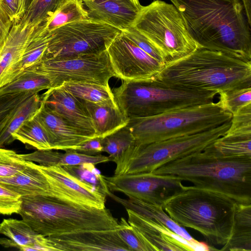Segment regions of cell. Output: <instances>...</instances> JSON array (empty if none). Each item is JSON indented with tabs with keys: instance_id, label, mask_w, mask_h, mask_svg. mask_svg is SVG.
Segmentation results:
<instances>
[{
	"instance_id": "1",
	"label": "cell",
	"mask_w": 251,
	"mask_h": 251,
	"mask_svg": "<svg viewBox=\"0 0 251 251\" xmlns=\"http://www.w3.org/2000/svg\"><path fill=\"white\" fill-rule=\"evenodd\" d=\"M200 48L251 61V25L241 0H170Z\"/></svg>"
},
{
	"instance_id": "2",
	"label": "cell",
	"mask_w": 251,
	"mask_h": 251,
	"mask_svg": "<svg viewBox=\"0 0 251 251\" xmlns=\"http://www.w3.org/2000/svg\"><path fill=\"white\" fill-rule=\"evenodd\" d=\"M210 145L151 172L173 176L197 187L221 193L239 204H251V157L223 156Z\"/></svg>"
},
{
	"instance_id": "3",
	"label": "cell",
	"mask_w": 251,
	"mask_h": 251,
	"mask_svg": "<svg viewBox=\"0 0 251 251\" xmlns=\"http://www.w3.org/2000/svg\"><path fill=\"white\" fill-rule=\"evenodd\" d=\"M154 77L171 86L219 93L251 87V61L221 51L199 48L166 63Z\"/></svg>"
},
{
	"instance_id": "4",
	"label": "cell",
	"mask_w": 251,
	"mask_h": 251,
	"mask_svg": "<svg viewBox=\"0 0 251 251\" xmlns=\"http://www.w3.org/2000/svg\"><path fill=\"white\" fill-rule=\"evenodd\" d=\"M237 204L221 193L183 185L163 207L178 225L198 231L213 247L224 246L229 239Z\"/></svg>"
},
{
	"instance_id": "5",
	"label": "cell",
	"mask_w": 251,
	"mask_h": 251,
	"mask_svg": "<svg viewBox=\"0 0 251 251\" xmlns=\"http://www.w3.org/2000/svg\"><path fill=\"white\" fill-rule=\"evenodd\" d=\"M19 212L36 232L45 236L82 231L117 230L120 221L109 209L82 206L55 197H22Z\"/></svg>"
},
{
	"instance_id": "6",
	"label": "cell",
	"mask_w": 251,
	"mask_h": 251,
	"mask_svg": "<svg viewBox=\"0 0 251 251\" xmlns=\"http://www.w3.org/2000/svg\"><path fill=\"white\" fill-rule=\"evenodd\" d=\"M112 92L121 111L128 118L159 115L183 107L214 101L215 91L169 85L154 77L123 81Z\"/></svg>"
},
{
	"instance_id": "7",
	"label": "cell",
	"mask_w": 251,
	"mask_h": 251,
	"mask_svg": "<svg viewBox=\"0 0 251 251\" xmlns=\"http://www.w3.org/2000/svg\"><path fill=\"white\" fill-rule=\"evenodd\" d=\"M231 113L220 101L190 106L154 116L132 118L126 125L137 145L192 135L218 127L231 120Z\"/></svg>"
},
{
	"instance_id": "8",
	"label": "cell",
	"mask_w": 251,
	"mask_h": 251,
	"mask_svg": "<svg viewBox=\"0 0 251 251\" xmlns=\"http://www.w3.org/2000/svg\"><path fill=\"white\" fill-rule=\"evenodd\" d=\"M230 125L231 121L198 133L133 145L110 160L116 165L114 175L151 172L169 162L202 151L224 136Z\"/></svg>"
},
{
	"instance_id": "9",
	"label": "cell",
	"mask_w": 251,
	"mask_h": 251,
	"mask_svg": "<svg viewBox=\"0 0 251 251\" xmlns=\"http://www.w3.org/2000/svg\"><path fill=\"white\" fill-rule=\"evenodd\" d=\"M132 27L153 45L165 64L200 48L190 35L181 15L172 3L156 0L142 6Z\"/></svg>"
},
{
	"instance_id": "10",
	"label": "cell",
	"mask_w": 251,
	"mask_h": 251,
	"mask_svg": "<svg viewBox=\"0 0 251 251\" xmlns=\"http://www.w3.org/2000/svg\"><path fill=\"white\" fill-rule=\"evenodd\" d=\"M121 31L90 18L66 24L50 32L51 38L43 58L68 57L102 51Z\"/></svg>"
},
{
	"instance_id": "11",
	"label": "cell",
	"mask_w": 251,
	"mask_h": 251,
	"mask_svg": "<svg viewBox=\"0 0 251 251\" xmlns=\"http://www.w3.org/2000/svg\"><path fill=\"white\" fill-rule=\"evenodd\" d=\"M51 81L52 88L65 82H83L109 86L115 77L106 50L64 58L44 57L29 67Z\"/></svg>"
},
{
	"instance_id": "12",
	"label": "cell",
	"mask_w": 251,
	"mask_h": 251,
	"mask_svg": "<svg viewBox=\"0 0 251 251\" xmlns=\"http://www.w3.org/2000/svg\"><path fill=\"white\" fill-rule=\"evenodd\" d=\"M108 189L119 192L128 198L163 205L165 202L183 185L179 178L152 172L105 176Z\"/></svg>"
},
{
	"instance_id": "13",
	"label": "cell",
	"mask_w": 251,
	"mask_h": 251,
	"mask_svg": "<svg viewBox=\"0 0 251 251\" xmlns=\"http://www.w3.org/2000/svg\"><path fill=\"white\" fill-rule=\"evenodd\" d=\"M106 50L115 77L122 81L151 78L165 65L138 47L122 30Z\"/></svg>"
},
{
	"instance_id": "14",
	"label": "cell",
	"mask_w": 251,
	"mask_h": 251,
	"mask_svg": "<svg viewBox=\"0 0 251 251\" xmlns=\"http://www.w3.org/2000/svg\"><path fill=\"white\" fill-rule=\"evenodd\" d=\"M38 167L50 183L53 197L94 208L106 207V195L100 188L81 180L63 167L38 165Z\"/></svg>"
},
{
	"instance_id": "15",
	"label": "cell",
	"mask_w": 251,
	"mask_h": 251,
	"mask_svg": "<svg viewBox=\"0 0 251 251\" xmlns=\"http://www.w3.org/2000/svg\"><path fill=\"white\" fill-rule=\"evenodd\" d=\"M47 251H130L117 230L82 231L45 236Z\"/></svg>"
},
{
	"instance_id": "16",
	"label": "cell",
	"mask_w": 251,
	"mask_h": 251,
	"mask_svg": "<svg viewBox=\"0 0 251 251\" xmlns=\"http://www.w3.org/2000/svg\"><path fill=\"white\" fill-rule=\"evenodd\" d=\"M129 224L149 243L154 251H215L204 242L191 243L163 224L125 208Z\"/></svg>"
},
{
	"instance_id": "17",
	"label": "cell",
	"mask_w": 251,
	"mask_h": 251,
	"mask_svg": "<svg viewBox=\"0 0 251 251\" xmlns=\"http://www.w3.org/2000/svg\"><path fill=\"white\" fill-rule=\"evenodd\" d=\"M41 97L47 106L71 126L91 139L97 137L93 121L82 100L63 86L47 90Z\"/></svg>"
},
{
	"instance_id": "18",
	"label": "cell",
	"mask_w": 251,
	"mask_h": 251,
	"mask_svg": "<svg viewBox=\"0 0 251 251\" xmlns=\"http://www.w3.org/2000/svg\"><path fill=\"white\" fill-rule=\"evenodd\" d=\"M37 26L26 23L13 24L0 46V88L13 80L14 72L32 39Z\"/></svg>"
},
{
	"instance_id": "19",
	"label": "cell",
	"mask_w": 251,
	"mask_h": 251,
	"mask_svg": "<svg viewBox=\"0 0 251 251\" xmlns=\"http://www.w3.org/2000/svg\"><path fill=\"white\" fill-rule=\"evenodd\" d=\"M90 19L123 31L133 26L141 9L139 0H82Z\"/></svg>"
},
{
	"instance_id": "20",
	"label": "cell",
	"mask_w": 251,
	"mask_h": 251,
	"mask_svg": "<svg viewBox=\"0 0 251 251\" xmlns=\"http://www.w3.org/2000/svg\"><path fill=\"white\" fill-rule=\"evenodd\" d=\"M37 115L48 134L51 150L76 151L91 139L66 123L47 106L43 100Z\"/></svg>"
},
{
	"instance_id": "21",
	"label": "cell",
	"mask_w": 251,
	"mask_h": 251,
	"mask_svg": "<svg viewBox=\"0 0 251 251\" xmlns=\"http://www.w3.org/2000/svg\"><path fill=\"white\" fill-rule=\"evenodd\" d=\"M0 184L21 196L52 197L50 183L38 165L27 161L26 167L14 176L0 178Z\"/></svg>"
},
{
	"instance_id": "22",
	"label": "cell",
	"mask_w": 251,
	"mask_h": 251,
	"mask_svg": "<svg viewBox=\"0 0 251 251\" xmlns=\"http://www.w3.org/2000/svg\"><path fill=\"white\" fill-rule=\"evenodd\" d=\"M81 100L93 121L97 137L103 138L126 126L129 121L115 100L101 103Z\"/></svg>"
},
{
	"instance_id": "23",
	"label": "cell",
	"mask_w": 251,
	"mask_h": 251,
	"mask_svg": "<svg viewBox=\"0 0 251 251\" xmlns=\"http://www.w3.org/2000/svg\"><path fill=\"white\" fill-rule=\"evenodd\" d=\"M105 194L115 201L137 214L163 224L177 235L191 243L200 241L194 239L182 226L173 221L165 212L162 206L147 202L133 198L123 199L115 195L108 189Z\"/></svg>"
},
{
	"instance_id": "24",
	"label": "cell",
	"mask_w": 251,
	"mask_h": 251,
	"mask_svg": "<svg viewBox=\"0 0 251 251\" xmlns=\"http://www.w3.org/2000/svg\"><path fill=\"white\" fill-rule=\"evenodd\" d=\"M65 151L63 153L54 150H37L31 153L20 154L26 161L45 166H77L84 163L97 165L110 161L109 156L101 154L89 155L71 150Z\"/></svg>"
},
{
	"instance_id": "25",
	"label": "cell",
	"mask_w": 251,
	"mask_h": 251,
	"mask_svg": "<svg viewBox=\"0 0 251 251\" xmlns=\"http://www.w3.org/2000/svg\"><path fill=\"white\" fill-rule=\"evenodd\" d=\"M219 250L251 251V204H237L230 238Z\"/></svg>"
},
{
	"instance_id": "26",
	"label": "cell",
	"mask_w": 251,
	"mask_h": 251,
	"mask_svg": "<svg viewBox=\"0 0 251 251\" xmlns=\"http://www.w3.org/2000/svg\"><path fill=\"white\" fill-rule=\"evenodd\" d=\"M82 0H61L52 13L42 24L51 32L66 24L89 19Z\"/></svg>"
},
{
	"instance_id": "27",
	"label": "cell",
	"mask_w": 251,
	"mask_h": 251,
	"mask_svg": "<svg viewBox=\"0 0 251 251\" xmlns=\"http://www.w3.org/2000/svg\"><path fill=\"white\" fill-rule=\"evenodd\" d=\"M0 233L7 236L18 245L20 251H30L31 247L37 245L43 236L34 231L23 220L4 219L0 223Z\"/></svg>"
},
{
	"instance_id": "28",
	"label": "cell",
	"mask_w": 251,
	"mask_h": 251,
	"mask_svg": "<svg viewBox=\"0 0 251 251\" xmlns=\"http://www.w3.org/2000/svg\"><path fill=\"white\" fill-rule=\"evenodd\" d=\"M52 88L51 81L31 68L23 71L10 82L0 88V94L39 93Z\"/></svg>"
},
{
	"instance_id": "29",
	"label": "cell",
	"mask_w": 251,
	"mask_h": 251,
	"mask_svg": "<svg viewBox=\"0 0 251 251\" xmlns=\"http://www.w3.org/2000/svg\"><path fill=\"white\" fill-rule=\"evenodd\" d=\"M42 102L41 95L35 93L22 104L0 132V148H3L14 141L12 134L24 122L32 118L38 113Z\"/></svg>"
},
{
	"instance_id": "30",
	"label": "cell",
	"mask_w": 251,
	"mask_h": 251,
	"mask_svg": "<svg viewBox=\"0 0 251 251\" xmlns=\"http://www.w3.org/2000/svg\"><path fill=\"white\" fill-rule=\"evenodd\" d=\"M51 36V33L44 29L42 24L36 27L33 38L14 72L13 80L23 71L42 60L47 49Z\"/></svg>"
},
{
	"instance_id": "31",
	"label": "cell",
	"mask_w": 251,
	"mask_h": 251,
	"mask_svg": "<svg viewBox=\"0 0 251 251\" xmlns=\"http://www.w3.org/2000/svg\"><path fill=\"white\" fill-rule=\"evenodd\" d=\"M37 114L24 122L12 134V138L37 150H51L48 134Z\"/></svg>"
},
{
	"instance_id": "32",
	"label": "cell",
	"mask_w": 251,
	"mask_h": 251,
	"mask_svg": "<svg viewBox=\"0 0 251 251\" xmlns=\"http://www.w3.org/2000/svg\"><path fill=\"white\" fill-rule=\"evenodd\" d=\"M61 85L75 97L86 101L101 103L114 100L110 86L83 82H65Z\"/></svg>"
},
{
	"instance_id": "33",
	"label": "cell",
	"mask_w": 251,
	"mask_h": 251,
	"mask_svg": "<svg viewBox=\"0 0 251 251\" xmlns=\"http://www.w3.org/2000/svg\"><path fill=\"white\" fill-rule=\"evenodd\" d=\"M210 146L217 153L223 156L251 157V136L225 134Z\"/></svg>"
},
{
	"instance_id": "34",
	"label": "cell",
	"mask_w": 251,
	"mask_h": 251,
	"mask_svg": "<svg viewBox=\"0 0 251 251\" xmlns=\"http://www.w3.org/2000/svg\"><path fill=\"white\" fill-rule=\"evenodd\" d=\"M135 145L134 137L127 126L102 138V152L108 153L110 160Z\"/></svg>"
},
{
	"instance_id": "35",
	"label": "cell",
	"mask_w": 251,
	"mask_h": 251,
	"mask_svg": "<svg viewBox=\"0 0 251 251\" xmlns=\"http://www.w3.org/2000/svg\"><path fill=\"white\" fill-rule=\"evenodd\" d=\"M61 0H31L20 23L38 25L54 11Z\"/></svg>"
},
{
	"instance_id": "36",
	"label": "cell",
	"mask_w": 251,
	"mask_h": 251,
	"mask_svg": "<svg viewBox=\"0 0 251 251\" xmlns=\"http://www.w3.org/2000/svg\"><path fill=\"white\" fill-rule=\"evenodd\" d=\"M222 108L234 115L244 106L251 103V87L236 88L220 92Z\"/></svg>"
},
{
	"instance_id": "37",
	"label": "cell",
	"mask_w": 251,
	"mask_h": 251,
	"mask_svg": "<svg viewBox=\"0 0 251 251\" xmlns=\"http://www.w3.org/2000/svg\"><path fill=\"white\" fill-rule=\"evenodd\" d=\"M33 94L32 93L0 94V133L22 104Z\"/></svg>"
},
{
	"instance_id": "38",
	"label": "cell",
	"mask_w": 251,
	"mask_h": 251,
	"mask_svg": "<svg viewBox=\"0 0 251 251\" xmlns=\"http://www.w3.org/2000/svg\"><path fill=\"white\" fill-rule=\"evenodd\" d=\"M27 161L14 151L0 148V178L12 176L24 170Z\"/></svg>"
},
{
	"instance_id": "39",
	"label": "cell",
	"mask_w": 251,
	"mask_h": 251,
	"mask_svg": "<svg viewBox=\"0 0 251 251\" xmlns=\"http://www.w3.org/2000/svg\"><path fill=\"white\" fill-rule=\"evenodd\" d=\"M95 166L92 163H84L77 166L63 167L81 180L100 188L105 193L108 188L104 176L101 175Z\"/></svg>"
},
{
	"instance_id": "40",
	"label": "cell",
	"mask_w": 251,
	"mask_h": 251,
	"mask_svg": "<svg viewBox=\"0 0 251 251\" xmlns=\"http://www.w3.org/2000/svg\"><path fill=\"white\" fill-rule=\"evenodd\" d=\"M120 222L121 226L117 232L130 251H154L125 218H121Z\"/></svg>"
},
{
	"instance_id": "41",
	"label": "cell",
	"mask_w": 251,
	"mask_h": 251,
	"mask_svg": "<svg viewBox=\"0 0 251 251\" xmlns=\"http://www.w3.org/2000/svg\"><path fill=\"white\" fill-rule=\"evenodd\" d=\"M225 135L251 136V103L244 106L232 115L230 126Z\"/></svg>"
},
{
	"instance_id": "42",
	"label": "cell",
	"mask_w": 251,
	"mask_h": 251,
	"mask_svg": "<svg viewBox=\"0 0 251 251\" xmlns=\"http://www.w3.org/2000/svg\"><path fill=\"white\" fill-rule=\"evenodd\" d=\"M22 201L20 195L0 184V214H18Z\"/></svg>"
},
{
	"instance_id": "43",
	"label": "cell",
	"mask_w": 251,
	"mask_h": 251,
	"mask_svg": "<svg viewBox=\"0 0 251 251\" xmlns=\"http://www.w3.org/2000/svg\"><path fill=\"white\" fill-rule=\"evenodd\" d=\"M123 31L131 41L143 51L163 64H165L157 49L144 35L133 27H130Z\"/></svg>"
},
{
	"instance_id": "44",
	"label": "cell",
	"mask_w": 251,
	"mask_h": 251,
	"mask_svg": "<svg viewBox=\"0 0 251 251\" xmlns=\"http://www.w3.org/2000/svg\"><path fill=\"white\" fill-rule=\"evenodd\" d=\"M76 151L89 155H97L102 152V138L95 137L83 143Z\"/></svg>"
},
{
	"instance_id": "45",
	"label": "cell",
	"mask_w": 251,
	"mask_h": 251,
	"mask_svg": "<svg viewBox=\"0 0 251 251\" xmlns=\"http://www.w3.org/2000/svg\"><path fill=\"white\" fill-rule=\"evenodd\" d=\"M13 23L0 3V46L8 35Z\"/></svg>"
},
{
	"instance_id": "46",
	"label": "cell",
	"mask_w": 251,
	"mask_h": 251,
	"mask_svg": "<svg viewBox=\"0 0 251 251\" xmlns=\"http://www.w3.org/2000/svg\"><path fill=\"white\" fill-rule=\"evenodd\" d=\"M0 4L9 16L13 24L20 22L17 15V0H2Z\"/></svg>"
},
{
	"instance_id": "47",
	"label": "cell",
	"mask_w": 251,
	"mask_h": 251,
	"mask_svg": "<svg viewBox=\"0 0 251 251\" xmlns=\"http://www.w3.org/2000/svg\"><path fill=\"white\" fill-rule=\"evenodd\" d=\"M31 0H17L18 18L20 22Z\"/></svg>"
},
{
	"instance_id": "48",
	"label": "cell",
	"mask_w": 251,
	"mask_h": 251,
	"mask_svg": "<svg viewBox=\"0 0 251 251\" xmlns=\"http://www.w3.org/2000/svg\"><path fill=\"white\" fill-rule=\"evenodd\" d=\"M249 23L251 25V0H241Z\"/></svg>"
},
{
	"instance_id": "49",
	"label": "cell",
	"mask_w": 251,
	"mask_h": 251,
	"mask_svg": "<svg viewBox=\"0 0 251 251\" xmlns=\"http://www.w3.org/2000/svg\"><path fill=\"white\" fill-rule=\"evenodd\" d=\"M2 0H0V3H1Z\"/></svg>"
}]
</instances>
